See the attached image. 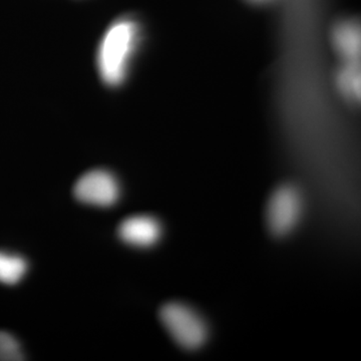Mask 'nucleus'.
<instances>
[{"mask_svg": "<svg viewBox=\"0 0 361 361\" xmlns=\"http://www.w3.org/2000/svg\"><path fill=\"white\" fill-rule=\"evenodd\" d=\"M139 39L140 25L133 18H118L108 28L97 51V68L104 84L116 87L125 80Z\"/></svg>", "mask_w": 361, "mask_h": 361, "instance_id": "1", "label": "nucleus"}, {"mask_svg": "<svg viewBox=\"0 0 361 361\" xmlns=\"http://www.w3.org/2000/svg\"><path fill=\"white\" fill-rule=\"evenodd\" d=\"M159 317L180 348L193 350L205 343L208 327L203 318L186 304H165L159 311Z\"/></svg>", "mask_w": 361, "mask_h": 361, "instance_id": "2", "label": "nucleus"}, {"mask_svg": "<svg viewBox=\"0 0 361 361\" xmlns=\"http://www.w3.org/2000/svg\"><path fill=\"white\" fill-rule=\"evenodd\" d=\"M302 210V195L295 186L286 184L278 187L266 207L268 229L277 237L289 234L298 224Z\"/></svg>", "mask_w": 361, "mask_h": 361, "instance_id": "3", "label": "nucleus"}, {"mask_svg": "<svg viewBox=\"0 0 361 361\" xmlns=\"http://www.w3.org/2000/svg\"><path fill=\"white\" fill-rule=\"evenodd\" d=\"M73 194L82 203L110 207L120 197V186L111 173L97 169L85 173L77 180L73 187Z\"/></svg>", "mask_w": 361, "mask_h": 361, "instance_id": "4", "label": "nucleus"}, {"mask_svg": "<svg viewBox=\"0 0 361 361\" xmlns=\"http://www.w3.org/2000/svg\"><path fill=\"white\" fill-rule=\"evenodd\" d=\"M118 234L125 243L137 247H149L158 242L161 235L160 223L149 216H134L123 220Z\"/></svg>", "mask_w": 361, "mask_h": 361, "instance_id": "5", "label": "nucleus"}, {"mask_svg": "<svg viewBox=\"0 0 361 361\" xmlns=\"http://www.w3.org/2000/svg\"><path fill=\"white\" fill-rule=\"evenodd\" d=\"M332 42L344 61H360V28L353 20H343L334 27Z\"/></svg>", "mask_w": 361, "mask_h": 361, "instance_id": "6", "label": "nucleus"}, {"mask_svg": "<svg viewBox=\"0 0 361 361\" xmlns=\"http://www.w3.org/2000/svg\"><path fill=\"white\" fill-rule=\"evenodd\" d=\"M336 82L344 96L350 99H356L360 97V61H344V65L337 73Z\"/></svg>", "mask_w": 361, "mask_h": 361, "instance_id": "7", "label": "nucleus"}, {"mask_svg": "<svg viewBox=\"0 0 361 361\" xmlns=\"http://www.w3.org/2000/svg\"><path fill=\"white\" fill-rule=\"evenodd\" d=\"M27 271V263L18 255L0 252V282L7 285L18 283Z\"/></svg>", "mask_w": 361, "mask_h": 361, "instance_id": "8", "label": "nucleus"}, {"mask_svg": "<svg viewBox=\"0 0 361 361\" xmlns=\"http://www.w3.org/2000/svg\"><path fill=\"white\" fill-rule=\"evenodd\" d=\"M25 360L18 341L11 334L0 331V361Z\"/></svg>", "mask_w": 361, "mask_h": 361, "instance_id": "9", "label": "nucleus"}, {"mask_svg": "<svg viewBox=\"0 0 361 361\" xmlns=\"http://www.w3.org/2000/svg\"><path fill=\"white\" fill-rule=\"evenodd\" d=\"M249 1L255 2V4H264V2L272 1V0H249Z\"/></svg>", "mask_w": 361, "mask_h": 361, "instance_id": "10", "label": "nucleus"}]
</instances>
